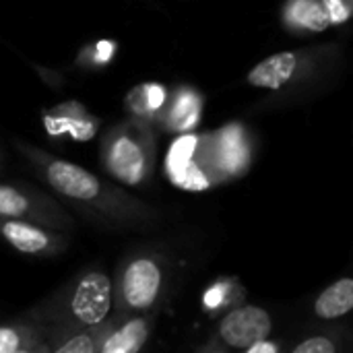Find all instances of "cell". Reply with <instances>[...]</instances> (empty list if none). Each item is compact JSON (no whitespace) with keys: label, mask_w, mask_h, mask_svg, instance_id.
I'll list each match as a JSON object with an SVG mask.
<instances>
[{"label":"cell","mask_w":353,"mask_h":353,"mask_svg":"<svg viewBox=\"0 0 353 353\" xmlns=\"http://www.w3.org/2000/svg\"><path fill=\"white\" fill-rule=\"evenodd\" d=\"M110 312L112 277L101 267H87L23 312V319L41 331L46 345L56 337L101 323Z\"/></svg>","instance_id":"7a4b0ae2"},{"label":"cell","mask_w":353,"mask_h":353,"mask_svg":"<svg viewBox=\"0 0 353 353\" xmlns=\"http://www.w3.org/2000/svg\"><path fill=\"white\" fill-rule=\"evenodd\" d=\"M0 217L33 221L68 234L74 230L72 215L54 194L25 182H0Z\"/></svg>","instance_id":"8992f818"},{"label":"cell","mask_w":353,"mask_h":353,"mask_svg":"<svg viewBox=\"0 0 353 353\" xmlns=\"http://www.w3.org/2000/svg\"><path fill=\"white\" fill-rule=\"evenodd\" d=\"M120 312H110L101 323L66 333L46 343V353H99L101 343L120 323Z\"/></svg>","instance_id":"5bb4252c"},{"label":"cell","mask_w":353,"mask_h":353,"mask_svg":"<svg viewBox=\"0 0 353 353\" xmlns=\"http://www.w3.org/2000/svg\"><path fill=\"white\" fill-rule=\"evenodd\" d=\"M12 145L31 165L39 182H43L62 205H70L89 221L105 230H149L159 223L161 213L124 190L122 184H114L21 139H12Z\"/></svg>","instance_id":"6da1fadb"},{"label":"cell","mask_w":353,"mask_h":353,"mask_svg":"<svg viewBox=\"0 0 353 353\" xmlns=\"http://www.w3.org/2000/svg\"><path fill=\"white\" fill-rule=\"evenodd\" d=\"M165 174L170 182H174L182 190L199 192L219 186V180L211 163L209 137L182 132L168 151Z\"/></svg>","instance_id":"52a82bcc"},{"label":"cell","mask_w":353,"mask_h":353,"mask_svg":"<svg viewBox=\"0 0 353 353\" xmlns=\"http://www.w3.org/2000/svg\"><path fill=\"white\" fill-rule=\"evenodd\" d=\"M0 353H46L41 331L23 316L0 325Z\"/></svg>","instance_id":"2e32d148"},{"label":"cell","mask_w":353,"mask_h":353,"mask_svg":"<svg viewBox=\"0 0 353 353\" xmlns=\"http://www.w3.org/2000/svg\"><path fill=\"white\" fill-rule=\"evenodd\" d=\"M203 114V95L194 87H176L170 91L168 101L155 120V126L163 128L165 132L182 134L190 132Z\"/></svg>","instance_id":"8fae6325"},{"label":"cell","mask_w":353,"mask_h":353,"mask_svg":"<svg viewBox=\"0 0 353 353\" xmlns=\"http://www.w3.org/2000/svg\"><path fill=\"white\" fill-rule=\"evenodd\" d=\"M329 25H343L352 19L353 0H323Z\"/></svg>","instance_id":"44dd1931"},{"label":"cell","mask_w":353,"mask_h":353,"mask_svg":"<svg viewBox=\"0 0 353 353\" xmlns=\"http://www.w3.org/2000/svg\"><path fill=\"white\" fill-rule=\"evenodd\" d=\"M155 316L153 312L122 314L120 323L101 343L99 353H137L145 347L151 337Z\"/></svg>","instance_id":"4fadbf2b"},{"label":"cell","mask_w":353,"mask_h":353,"mask_svg":"<svg viewBox=\"0 0 353 353\" xmlns=\"http://www.w3.org/2000/svg\"><path fill=\"white\" fill-rule=\"evenodd\" d=\"M283 23L296 33H321L329 27L323 0H285Z\"/></svg>","instance_id":"9a60e30c"},{"label":"cell","mask_w":353,"mask_h":353,"mask_svg":"<svg viewBox=\"0 0 353 353\" xmlns=\"http://www.w3.org/2000/svg\"><path fill=\"white\" fill-rule=\"evenodd\" d=\"M172 288V263L157 248L128 252L112 279V312H155Z\"/></svg>","instance_id":"277c9868"},{"label":"cell","mask_w":353,"mask_h":353,"mask_svg":"<svg viewBox=\"0 0 353 353\" xmlns=\"http://www.w3.org/2000/svg\"><path fill=\"white\" fill-rule=\"evenodd\" d=\"M314 314L321 321H337L352 312L353 308V281L350 277L333 281L325 292L314 300Z\"/></svg>","instance_id":"e0dca14e"},{"label":"cell","mask_w":353,"mask_h":353,"mask_svg":"<svg viewBox=\"0 0 353 353\" xmlns=\"http://www.w3.org/2000/svg\"><path fill=\"white\" fill-rule=\"evenodd\" d=\"M341 352V345L335 337L329 333H314L302 339L298 345H294V353H337Z\"/></svg>","instance_id":"ffe728a7"},{"label":"cell","mask_w":353,"mask_h":353,"mask_svg":"<svg viewBox=\"0 0 353 353\" xmlns=\"http://www.w3.org/2000/svg\"><path fill=\"white\" fill-rule=\"evenodd\" d=\"M242 296L244 290L240 288V283L223 279L207 290V294L203 296V308H207L209 312H219V310L228 312L230 308L238 306Z\"/></svg>","instance_id":"d6986e66"},{"label":"cell","mask_w":353,"mask_h":353,"mask_svg":"<svg viewBox=\"0 0 353 353\" xmlns=\"http://www.w3.org/2000/svg\"><path fill=\"white\" fill-rule=\"evenodd\" d=\"M209 153L219 184L244 176L254 159V137L242 122H230L219 130L207 132Z\"/></svg>","instance_id":"9c48e42d"},{"label":"cell","mask_w":353,"mask_h":353,"mask_svg":"<svg viewBox=\"0 0 353 353\" xmlns=\"http://www.w3.org/2000/svg\"><path fill=\"white\" fill-rule=\"evenodd\" d=\"M0 168H2V149H0Z\"/></svg>","instance_id":"7402d4cb"},{"label":"cell","mask_w":353,"mask_h":353,"mask_svg":"<svg viewBox=\"0 0 353 353\" xmlns=\"http://www.w3.org/2000/svg\"><path fill=\"white\" fill-rule=\"evenodd\" d=\"M273 331L271 314L254 304H238L230 308L205 345L207 352H248L254 343L267 339Z\"/></svg>","instance_id":"ba28073f"},{"label":"cell","mask_w":353,"mask_h":353,"mask_svg":"<svg viewBox=\"0 0 353 353\" xmlns=\"http://www.w3.org/2000/svg\"><path fill=\"white\" fill-rule=\"evenodd\" d=\"M168 95H170V91L163 85L145 83V85L134 87L126 95V108L130 112L128 116L145 118L155 124V120L159 118V114L168 101Z\"/></svg>","instance_id":"ac0fdd59"},{"label":"cell","mask_w":353,"mask_h":353,"mask_svg":"<svg viewBox=\"0 0 353 353\" xmlns=\"http://www.w3.org/2000/svg\"><path fill=\"white\" fill-rule=\"evenodd\" d=\"M103 170L124 186H143L155 172V124L128 116L110 126L99 143Z\"/></svg>","instance_id":"5b68a950"},{"label":"cell","mask_w":353,"mask_h":353,"mask_svg":"<svg viewBox=\"0 0 353 353\" xmlns=\"http://www.w3.org/2000/svg\"><path fill=\"white\" fill-rule=\"evenodd\" d=\"M43 124L50 130V134H54V137L68 134L74 141H89L95 134L99 120L85 105H81L77 101H66V103H60L54 110L46 112Z\"/></svg>","instance_id":"7c38bea8"},{"label":"cell","mask_w":353,"mask_h":353,"mask_svg":"<svg viewBox=\"0 0 353 353\" xmlns=\"http://www.w3.org/2000/svg\"><path fill=\"white\" fill-rule=\"evenodd\" d=\"M341 60V48L337 43L310 46L300 50L277 52L261 60L246 74V81L254 89H267L273 97L265 99L267 108L288 105L290 101H302L337 70Z\"/></svg>","instance_id":"3957f363"},{"label":"cell","mask_w":353,"mask_h":353,"mask_svg":"<svg viewBox=\"0 0 353 353\" xmlns=\"http://www.w3.org/2000/svg\"><path fill=\"white\" fill-rule=\"evenodd\" d=\"M0 238L17 252L37 259H56L64 254L70 244L68 232L10 217H0Z\"/></svg>","instance_id":"30bf717a"}]
</instances>
